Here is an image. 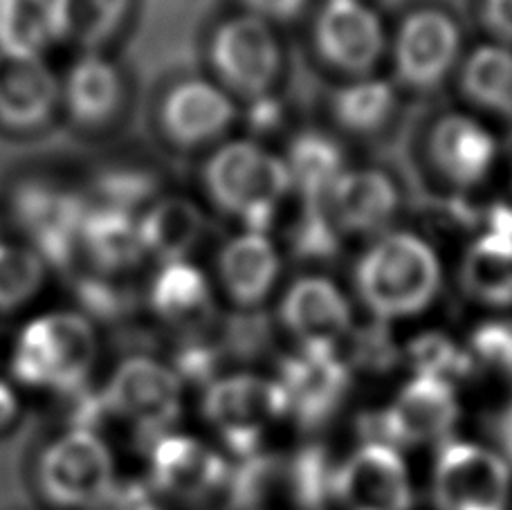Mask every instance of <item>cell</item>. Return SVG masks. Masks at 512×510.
I'll return each instance as SVG.
<instances>
[{
    "label": "cell",
    "instance_id": "obj_1",
    "mask_svg": "<svg viewBox=\"0 0 512 510\" xmlns=\"http://www.w3.org/2000/svg\"><path fill=\"white\" fill-rule=\"evenodd\" d=\"M93 320L79 311H48L27 320L9 353V371L18 385L54 394H72L86 385L99 360Z\"/></svg>",
    "mask_w": 512,
    "mask_h": 510
},
{
    "label": "cell",
    "instance_id": "obj_2",
    "mask_svg": "<svg viewBox=\"0 0 512 510\" xmlns=\"http://www.w3.org/2000/svg\"><path fill=\"white\" fill-rule=\"evenodd\" d=\"M443 272L432 245L418 234H384L355 268V288L378 320L414 317L434 302Z\"/></svg>",
    "mask_w": 512,
    "mask_h": 510
},
{
    "label": "cell",
    "instance_id": "obj_3",
    "mask_svg": "<svg viewBox=\"0 0 512 510\" xmlns=\"http://www.w3.org/2000/svg\"><path fill=\"white\" fill-rule=\"evenodd\" d=\"M203 185L221 212L241 218L245 230L265 234L292 189V178L286 160L259 142L232 140L205 162Z\"/></svg>",
    "mask_w": 512,
    "mask_h": 510
},
{
    "label": "cell",
    "instance_id": "obj_4",
    "mask_svg": "<svg viewBox=\"0 0 512 510\" xmlns=\"http://www.w3.org/2000/svg\"><path fill=\"white\" fill-rule=\"evenodd\" d=\"M36 486L45 502L59 510L99 508L120 486L111 445L93 427H70L41 450Z\"/></svg>",
    "mask_w": 512,
    "mask_h": 510
},
{
    "label": "cell",
    "instance_id": "obj_5",
    "mask_svg": "<svg viewBox=\"0 0 512 510\" xmlns=\"http://www.w3.org/2000/svg\"><path fill=\"white\" fill-rule=\"evenodd\" d=\"M108 414L158 439L171 432L185 409V382L171 364L151 355H131L115 364L102 389Z\"/></svg>",
    "mask_w": 512,
    "mask_h": 510
},
{
    "label": "cell",
    "instance_id": "obj_6",
    "mask_svg": "<svg viewBox=\"0 0 512 510\" xmlns=\"http://www.w3.org/2000/svg\"><path fill=\"white\" fill-rule=\"evenodd\" d=\"M203 416L241 457H252L265 430L290 412L288 396L277 378L256 373H227L205 385Z\"/></svg>",
    "mask_w": 512,
    "mask_h": 510
},
{
    "label": "cell",
    "instance_id": "obj_7",
    "mask_svg": "<svg viewBox=\"0 0 512 510\" xmlns=\"http://www.w3.org/2000/svg\"><path fill=\"white\" fill-rule=\"evenodd\" d=\"M209 63L227 93L239 97H268L283 70V50L272 25L252 14L223 21L209 39Z\"/></svg>",
    "mask_w": 512,
    "mask_h": 510
},
{
    "label": "cell",
    "instance_id": "obj_8",
    "mask_svg": "<svg viewBox=\"0 0 512 510\" xmlns=\"http://www.w3.org/2000/svg\"><path fill=\"white\" fill-rule=\"evenodd\" d=\"M510 470L506 461L474 443L447 441L434 468L438 510H506Z\"/></svg>",
    "mask_w": 512,
    "mask_h": 510
},
{
    "label": "cell",
    "instance_id": "obj_9",
    "mask_svg": "<svg viewBox=\"0 0 512 510\" xmlns=\"http://www.w3.org/2000/svg\"><path fill=\"white\" fill-rule=\"evenodd\" d=\"M459 418V400L454 385L443 380L416 376L400 389L396 400L364 421L373 443L420 445L441 441Z\"/></svg>",
    "mask_w": 512,
    "mask_h": 510
},
{
    "label": "cell",
    "instance_id": "obj_10",
    "mask_svg": "<svg viewBox=\"0 0 512 510\" xmlns=\"http://www.w3.org/2000/svg\"><path fill=\"white\" fill-rule=\"evenodd\" d=\"M461 52V30L441 9H416L393 39V68L402 86L432 90L450 75Z\"/></svg>",
    "mask_w": 512,
    "mask_h": 510
},
{
    "label": "cell",
    "instance_id": "obj_11",
    "mask_svg": "<svg viewBox=\"0 0 512 510\" xmlns=\"http://www.w3.org/2000/svg\"><path fill=\"white\" fill-rule=\"evenodd\" d=\"M290 414L299 425L315 430L333 418L351 387V367L337 346H301L281 360L279 376Z\"/></svg>",
    "mask_w": 512,
    "mask_h": 510
},
{
    "label": "cell",
    "instance_id": "obj_12",
    "mask_svg": "<svg viewBox=\"0 0 512 510\" xmlns=\"http://www.w3.org/2000/svg\"><path fill=\"white\" fill-rule=\"evenodd\" d=\"M61 104V79L43 52L0 48V126L32 133L52 120Z\"/></svg>",
    "mask_w": 512,
    "mask_h": 510
},
{
    "label": "cell",
    "instance_id": "obj_13",
    "mask_svg": "<svg viewBox=\"0 0 512 510\" xmlns=\"http://www.w3.org/2000/svg\"><path fill=\"white\" fill-rule=\"evenodd\" d=\"M149 475V486L158 495L198 502L227 484L230 468L223 454L203 439L171 430L151 443Z\"/></svg>",
    "mask_w": 512,
    "mask_h": 510
},
{
    "label": "cell",
    "instance_id": "obj_14",
    "mask_svg": "<svg viewBox=\"0 0 512 510\" xmlns=\"http://www.w3.org/2000/svg\"><path fill=\"white\" fill-rule=\"evenodd\" d=\"M313 36L322 61L353 77L369 75L387 45L380 16L362 0H326Z\"/></svg>",
    "mask_w": 512,
    "mask_h": 510
},
{
    "label": "cell",
    "instance_id": "obj_15",
    "mask_svg": "<svg viewBox=\"0 0 512 510\" xmlns=\"http://www.w3.org/2000/svg\"><path fill=\"white\" fill-rule=\"evenodd\" d=\"M236 104L216 81L189 77L169 88L160 106V126L167 140L180 149H198L230 131Z\"/></svg>",
    "mask_w": 512,
    "mask_h": 510
},
{
    "label": "cell",
    "instance_id": "obj_16",
    "mask_svg": "<svg viewBox=\"0 0 512 510\" xmlns=\"http://www.w3.org/2000/svg\"><path fill=\"white\" fill-rule=\"evenodd\" d=\"M333 497L346 510H409V477L396 448L362 445L335 470Z\"/></svg>",
    "mask_w": 512,
    "mask_h": 510
},
{
    "label": "cell",
    "instance_id": "obj_17",
    "mask_svg": "<svg viewBox=\"0 0 512 510\" xmlns=\"http://www.w3.org/2000/svg\"><path fill=\"white\" fill-rule=\"evenodd\" d=\"M14 212L27 232V243L45 263H66L79 250L86 205L77 196L48 185H30L16 194Z\"/></svg>",
    "mask_w": 512,
    "mask_h": 510
},
{
    "label": "cell",
    "instance_id": "obj_18",
    "mask_svg": "<svg viewBox=\"0 0 512 510\" xmlns=\"http://www.w3.org/2000/svg\"><path fill=\"white\" fill-rule=\"evenodd\" d=\"M279 315L301 346H337L353 324L349 299L324 277H301L290 284Z\"/></svg>",
    "mask_w": 512,
    "mask_h": 510
},
{
    "label": "cell",
    "instance_id": "obj_19",
    "mask_svg": "<svg viewBox=\"0 0 512 510\" xmlns=\"http://www.w3.org/2000/svg\"><path fill=\"white\" fill-rule=\"evenodd\" d=\"M427 156L438 176L459 189L486 180L497 160V142L490 131L459 113L443 115L427 138Z\"/></svg>",
    "mask_w": 512,
    "mask_h": 510
},
{
    "label": "cell",
    "instance_id": "obj_20",
    "mask_svg": "<svg viewBox=\"0 0 512 510\" xmlns=\"http://www.w3.org/2000/svg\"><path fill=\"white\" fill-rule=\"evenodd\" d=\"M281 257L268 234L243 230L218 250L216 277L230 302L256 308L277 286Z\"/></svg>",
    "mask_w": 512,
    "mask_h": 510
},
{
    "label": "cell",
    "instance_id": "obj_21",
    "mask_svg": "<svg viewBox=\"0 0 512 510\" xmlns=\"http://www.w3.org/2000/svg\"><path fill=\"white\" fill-rule=\"evenodd\" d=\"M124 79L115 61L102 52H84L61 79V104L72 122L97 129L120 113Z\"/></svg>",
    "mask_w": 512,
    "mask_h": 510
},
{
    "label": "cell",
    "instance_id": "obj_22",
    "mask_svg": "<svg viewBox=\"0 0 512 510\" xmlns=\"http://www.w3.org/2000/svg\"><path fill=\"white\" fill-rule=\"evenodd\" d=\"M326 205L340 232L376 234L396 214L398 189L382 171H344L328 191Z\"/></svg>",
    "mask_w": 512,
    "mask_h": 510
},
{
    "label": "cell",
    "instance_id": "obj_23",
    "mask_svg": "<svg viewBox=\"0 0 512 510\" xmlns=\"http://www.w3.org/2000/svg\"><path fill=\"white\" fill-rule=\"evenodd\" d=\"M207 232L203 207L187 196H162L140 214V236L146 257L160 263L189 261Z\"/></svg>",
    "mask_w": 512,
    "mask_h": 510
},
{
    "label": "cell",
    "instance_id": "obj_24",
    "mask_svg": "<svg viewBox=\"0 0 512 510\" xmlns=\"http://www.w3.org/2000/svg\"><path fill=\"white\" fill-rule=\"evenodd\" d=\"M79 250H84L86 257L104 272L133 268L146 257L140 236V214L102 203L86 207Z\"/></svg>",
    "mask_w": 512,
    "mask_h": 510
},
{
    "label": "cell",
    "instance_id": "obj_25",
    "mask_svg": "<svg viewBox=\"0 0 512 510\" xmlns=\"http://www.w3.org/2000/svg\"><path fill=\"white\" fill-rule=\"evenodd\" d=\"M149 306L167 324H196L212 306V284L196 263H160L149 284Z\"/></svg>",
    "mask_w": 512,
    "mask_h": 510
},
{
    "label": "cell",
    "instance_id": "obj_26",
    "mask_svg": "<svg viewBox=\"0 0 512 510\" xmlns=\"http://www.w3.org/2000/svg\"><path fill=\"white\" fill-rule=\"evenodd\" d=\"M133 0H54V41L97 52L122 32Z\"/></svg>",
    "mask_w": 512,
    "mask_h": 510
},
{
    "label": "cell",
    "instance_id": "obj_27",
    "mask_svg": "<svg viewBox=\"0 0 512 510\" xmlns=\"http://www.w3.org/2000/svg\"><path fill=\"white\" fill-rule=\"evenodd\" d=\"M461 284L481 304L512 306V241L492 232L474 241L463 257Z\"/></svg>",
    "mask_w": 512,
    "mask_h": 510
},
{
    "label": "cell",
    "instance_id": "obj_28",
    "mask_svg": "<svg viewBox=\"0 0 512 510\" xmlns=\"http://www.w3.org/2000/svg\"><path fill=\"white\" fill-rule=\"evenodd\" d=\"M286 165L304 200H324L344 173V151L331 135L304 131L290 142Z\"/></svg>",
    "mask_w": 512,
    "mask_h": 510
},
{
    "label": "cell",
    "instance_id": "obj_29",
    "mask_svg": "<svg viewBox=\"0 0 512 510\" xmlns=\"http://www.w3.org/2000/svg\"><path fill=\"white\" fill-rule=\"evenodd\" d=\"M461 90L474 106L512 120V52L501 45L474 50L463 63Z\"/></svg>",
    "mask_w": 512,
    "mask_h": 510
},
{
    "label": "cell",
    "instance_id": "obj_30",
    "mask_svg": "<svg viewBox=\"0 0 512 510\" xmlns=\"http://www.w3.org/2000/svg\"><path fill=\"white\" fill-rule=\"evenodd\" d=\"M396 108V93L382 79H362L342 88L333 97V117L342 129L371 135L391 120Z\"/></svg>",
    "mask_w": 512,
    "mask_h": 510
},
{
    "label": "cell",
    "instance_id": "obj_31",
    "mask_svg": "<svg viewBox=\"0 0 512 510\" xmlns=\"http://www.w3.org/2000/svg\"><path fill=\"white\" fill-rule=\"evenodd\" d=\"M48 263L30 243L0 239V313L21 311L41 293Z\"/></svg>",
    "mask_w": 512,
    "mask_h": 510
},
{
    "label": "cell",
    "instance_id": "obj_32",
    "mask_svg": "<svg viewBox=\"0 0 512 510\" xmlns=\"http://www.w3.org/2000/svg\"><path fill=\"white\" fill-rule=\"evenodd\" d=\"M409 367L416 371V376L436 378L452 385L454 380L468 378L474 373V360L468 351L456 346L447 335L438 331H427L416 335L407 344Z\"/></svg>",
    "mask_w": 512,
    "mask_h": 510
},
{
    "label": "cell",
    "instance_id": "obj_33",
    "mask_svg": "<svg viewBox=\"0 0 512 510\" xmlns=\"http://www.w3.org/2000/svg\"><path fill=\"white\" fill-rule=\"evenodd\" d=\"M335 470L324 448L317 445L286 459V486L295 504L304 510H322L333 499Z\"/></svg>",
    "mask_w": 512,
    "mask_h": 510
},
{
    "label": "cell",
    "instance_id": "obj_34",
    "mask_svg": "<svg viewBox=\"0 0 512 510\" xmlns=\"http://www.w3.org/2000/svg\"><path fill=\"white\" fill-rule=\"evenodd\" d=\"M340 248V230L324 200H304V212L292 230V250L301 259L326 261Z\"/></svg>",
    "mask_w": 512,
    "mask_h": 510
},
{
    "label": "cell",
    "instance_id": "obj_35",
    "mask_svg": "<svg viewBox=\"0 0 512 510\" xmlns=\"http://www.w3.org/2000/svg\"><path fill=\"white\" fill-rule=\"evenodd\" d=\"M470 358L474 367L501 371L512 378V324L486 322L472 333Z\"/></svg>",
    "mask_w": 512,
    "mask_h": 510
},
{
    "label": "cell",
    "instance_id": "obj_36",
    "mask_svg": "<svg viewBox=\"0 0 512 510\" xmlns=\"http://www.w3.org/2000/svg\"><path fill=\"white\" fill-rule=\"evenodd\" d=\"M151 194V180L135 171H113L106 173L102 182V205H111L124 212L137 214L146 198Z\"/></svg>",
    "mask_w": 512,
    "mask_h": 510
},
{
    "label": "cell",
    "instance_id": "obj_37",
    "mask_svg": "<svg viewBox=\"0 0 512 510\" xmlns=\"http://www.w3.org/2000/svg\"><path fill=\"white\" fill-rule=\"evenodd\" d=\"M353 351V362L369 371H387L398 360V349L382 324L355 335Z\"/></svg>",
    "mask_w": 512,
    "mask_h": 510
},
{
    "label": "cell",
    "instance_id": "obj_38",
    "mask_svg": "<svg viewBox=\"0 0 512 510\" xmlns=\"http://www.w3.org/2000/svg\"><path fill=\"white\" fill-rule=\"evenodd\" d=\"M95 510H162L160 497L146 484H124L113 490V495Z\"/></svg>",
    "mask_w": 512,
    "mask_h": 510
},
{
    "label": "cell",
    "instance_id": "obj_39",
    "mask_svg": "<svg viewBox=\"0 0 512 510\" xmlns=\"http://www.w3.org/2000/svg\"><path fill=\"white\" fill-rule=\"evenodd\" d=\"M248 14L265 23H290L304 12L308 0H241Z\"/></svg>",
    "mask_w": 512,
    "mask_h": 510
},
{
    "label": "cell",
    "instance_id": "obj_40",
    "mask_svg": "<svg viewBox=\"0 0 512 510\" xmlns=\"http://www.w3.org/2000/svg\"><path fill=\"white\" fill-rule=\"evenodd\" d=\"M481 21L499 41L512 43V0H483Z\"/></svg>",
    "mask_w": 512,
    "mask_h": 510
},
{
    "label": "cell",
    "instance_id": "obj_41",
    "mask_svg": "<svg viewBox=\"0 0 512 510\" xmlns=\"http://www.w3.org/2000/svg\"><path fill=\"white\" fill-rule=\"evenodd\" d=\"M250 124H252V129L259 133H268L274 129V126H279L281 124V106L277 99H272L270 95L254 99L250 106Z\"/></svg>",
    "mask_w": 512,
    "mask_h": 510
},
{
    "label": "cell",
    "instance_id": "obj_42",
    "mask_svg": "<svg viewBox=\"0 0 512 510\" xmlns=\"http://www.w3.org/2000/svg\"><path fill=\"white\" fill-rule=\"evenodd\" d=\"M21 414V398L14 382L0 378V432L9 430Z\"/></svg>",
    "mask_w": 512,
    "mask_h": 510
},
{
    "label": "cell",
    "instance_id": "obj_43",
    "mask_svg": "<svg viewBox=\"0 0 512 510\" xmlns=\"http://www.w3.org/2000/svg\"><path fill=\"white\" fill-rule=\"evenodd\" d=\"M486 225H488V232L506 236V239L512 241V205H506V203L492 205L486 212Z\"/></svg>",
    "mask_w": 512,
    "mask_h": 510
}]
</instances>
